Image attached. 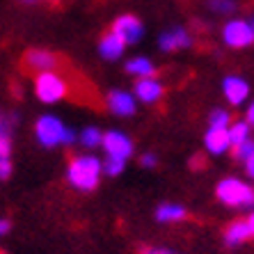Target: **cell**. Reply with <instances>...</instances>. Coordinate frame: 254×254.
Instances as JSON below:
<instances>
[{
    "label": "cell",
    "mask_w": 254,
    "mask_h": 254,
    "mask_svg": "<svg viewBox=\"0 0 254 254\" xmlns=\"http://www.w3.org/2000/svg\"><path fill=\"white\" fill-rule=\"evenodd\" d=\"M103 160L96 158L94 154H78L69 160L66 165V181L71 184V188L89 192L99 186L101 177H103Z\"/></svg>",
    "instance_id": "obj_1"
},
{
    "label": "cell",
    "mask_w": 254,
    "mask_h": 254,
    "mask_svg": "<svg viewBox=\"0 0 254 254\" xmlns=\"http://www.w3.org/2000/svg\"><path fill=\"white\" fill-rule=\"evenodd\" d=\"M35 137L44 149H55V147H69L76 140V133L55 115H42L35 122Z\"/></svg>",
    "instance_id": "obj_2"
},
{
    "label": "cell",
    "mask_w": 254,
    "mask_h": 254,
    "mask_svg": "<svg viewBox=\"0 0 254 254\" xmlns=\"http://www.w3.org/2000/svg\"><path fill=\"white\" fill-rule=\"evenodd\" d=\"M215 197L225 206L248 208V206H254V186L238 177H227L215 186Z\"/></svg>",
    "instance_id": "obj_3"
},
{
    "label": "cell",
    "mask_w": 254,
    "mask_h": 254,
    "mask_svg": "<svg viewBox=\"0 0 254 254\" xmlns=\"http://www.w3.org/2000/svg\"><path fill=\"white\" fill-rule=\"evenodd\" d=\"M66 92H69V85L55 71H44V73H37L35 76V94L42 103L53 106V103L64 99Z\"/></svg>",
    "instance_id": "obj_4"
},
{
    "label": "cell",
    "mask_w": 254,
    "mask_h": 254,
    "mask_svg": "<svg viewBox=\"0 0 254 254\" xmlns=\"http://www.w3.org/2000/svg\"><path fill=\"white\" fill-rule=\"evenodd\" d=\"M222 42L229 48H248L254 44V28L248 18H229L222 25Z\"/></svg>",
    "instance_id": "obj_5"
},
{
    "label": "cell",
    "mask_w": 254,
    "mask_h": 254,
    "mask_svg": "<svg viewBox=\"0 0 254 254\" xmlns=\"http://www.w3.org/2000/svg\"><path fill=\"white\" fill-rule=\"evenodd\" d=\"M101 149L106 151V158H117V160H124V163H128V158L135 151L133 140L126 133H122V130H106L103 147Z\"/></svg>",
    "instance_id": "obj_6"
},
{
    "label": "cell",
    "mask_w": 254,
    "mask_h": 254,
    "mask_svg": "<svg viewBox=\"0 0 254 254\" xmlns=\"http://www.w3.org/2000/svg\"><path fill=\"white\" fill-rule=\"evenodd\" d=\"M106 106L117 117H130L137 110V96L133 92H126V89H113L106 96Z\"/></svg>",
    "instance_id": "obj_7"
},
{
    "label": "cell",
    "mask_w": 254,
    "mask_h": 254,
    "mask_svg": "<svg viewBox=\"0 0 254 254\" xmlns=\"http://www.w3.org/2000/svg\"><path fill=\"white\" fill-rule=\"evenodd\" d=\"M190 46H192V35L186 28H181V25L165 30L158 37V48L163 53H177V51H184V48H190Z\"/></svg>",
    "instance_id": "obj_8"
},
{
    "label": "cell",
    "mask_w": 254,
    "mask_h": 254,
    "mask_svg": "<svg viewBox=\"0 0 254 254\" xmlns=\"http://www.w3.org/2000/svg\"><path fill=\"white\" fill-rule=\"evenodd\" d=\"M110 30L117 32L126 44H137L142 39V35H144V25H142V21L137 16H133V14H122V16H117Z\"/></svg>",
    "instance_id": "obj_9"
},
{
    "label": "cell",
    "mask_w": 254,
    "mask_h": 254,
    "mask_svg": "<svg viewBox=\"0 0 254 254\" xmlns=\"http://www.w3.org/2000/svg\"><path fill=\"white\" fill-rule=\"evenodd\" d=\"M133 94L137 96V101L147 103V106H154L158 103L163 96H165V87L156 76H147V78H137L135 87H133Z\"/></svg>",
    "instance_id": "obj_10"
},
{
    "label": "cell",
    "mask_w": 254,
    "mask_h": 254,
    "mask_svg": "<svg viewBox=\"0 0 254 254\" xmlns=\"http://www.w3.org/2000/svg\"><path fill=\"white\" fill-rule=\"evenodd\" d=\"M222 94L231 106H243L250 99V83L241 76H227L222 80Z\"/></svg>",
    "instance_id": "obj_11"
},
{
    "label": "cell",
    "mask_w": 254,
    "mask_h": 254,
    "mask_svg": "<svg viewBox=\"0 0 254 254\" xmlns=\"http://www.w3.org/2000/svg\"><path fill=\"white\" fill-rule=\"evenodd\" d=\"M23 64L35 73H44V71H55L58 66V58H55L51 51H44V48H32L28 51L23 58Z\"/></svg>",
    "instance_id": "obj_12"
},
{
    "label": "cell",
    "mask_w": 254,
    "mask_h": 254,
    "mask_svg": "<svg viewBox=\"0 0 254 254\" xmlns=\"http://www.w3.org/2000/svg\"><path fill=\"white\" fill-rule=\"evenodd\" d=\"M204 147L211 156H222L227 154L234 144H231V135H229V128H211L208 126L206 135H204Z\"/></svg>",
    "instance_id": "obj_13"
},
{
    "label": "cell",
    "mask_w": 254,
    "mask_h": 254,
    "mask_svg": "<svg viewBox=\"0 0 254 254\" xmlns=\"http://www.w3.org/2000/svg\"><path fill=\"white\" fill-rule=\"evenodd\" d=\"M126 46H128V44H126L117 32L108 30L106 35L101 37V42H99V55L103 60H119L122 55H124Z\"/></svg>",
    "instance_id": "obj_14"
},
{
    "label": "cell",
    "mask_w": 254,
    "mask_h": 254,
    "mask_svg": "<svg viewBox=\"0 0 254 254\" xmlns=\"http://www.w3.org/2000/svg\"><path fill=\"white\" fill-rule=\"evenodd\" d=\"M250 238H254V234H252V229H250L248 220H234L225 229V243L229 248L243 245V243H248Z\"/></svg>",
    "instance_id": "obj_15"
},
{
    "label": "cell",
    "mask_w": 254,
    "mask_h": 254,
    "mask_svg": "<svg viewBox=\"0 0 254 254\" xmlns=\"http://www.w3.org/2000/svg\"><path fill=\"white\" fill-rule=\"evenodd\" d=\"M186 215H188L186 206H181L177 201H165V204H160V206L156 208V220H158V222H165V225H170V222H181Z\"/></svg>",
    "instance_id": "obj_16"
},
{
    "label": "cell",
    "mask_w": 254,
    "mask_h": 254,
    "mask_svg": "<svg viewBox=\"0 0 254 254\" xmlns=\"http://www.w3.org/2000/svg\"><path fill=\"white\" fill-rule=\"evenodd\" d=\"M124 69L128 76H135V78H147V76H154L156 73L154 62L149 58H144V55H135V58L126 60Z\"/></svg>",
    "instance_id": "obj_17"
},
{
    "label": "cell",
    "mask_w": 254,
    "mask_h": 254,
    "mask_svg": "<svg viewBox=\"0 0 254 254\" xmlns=\"http://www.w3.org/2000/svg\"><path fill=\"white\" fill-rule=\"evenodd\" d=\"M103 137H106V133H103L99 126H87V128L80 130L78 142H80V144H83L87 151H92V149L103 147Z\"/></svg>",
    "instance_id": "obj_18"
},
{
    "label": "cell",
    "mask_w": 254,
    "mask_h": 254,
    "mask_svg": "<svg viewBox=\"0 0 254 254\" xmlns=\"http://www.w3.org/2000/svg\"><path fill=\"white\" fill-rule=\"evenodd\" d=\"M229 135H231V144L238 147L241 142L252 137V126H250L245 119H243V122H234V124L229 126Z\"/></svg>",
    "instance_id": "obj_19"
},
{
    "label": "cell",
    "mask_w": 254,
    "mask_h": 254,
    "mask_svg": "<svg viewBox=\"0 0 254 254\" xmlns=\"http://www.w3.org/2000/svg\"><path fill=\"white\" fill-rule=\"evenodd\" d=\"M234 124L229 110H222V108H215L211 115H208V126L211 128H229Z\"/></svg>",
    "instance_id": "obj_20"
},
{
    "label": "cell",
    "mask_w": 254,
    "mask_h": 254,
    "mask_svg": "<svg viewBox=\"0 0 254 254\" xmlns=\"http://www.w3.org/2000/svg\"><path fill=\"white\" fill-rule=\"evenodd\" d=\"M252 154H254V137H250V140L241 142L238 147H234V158L241 160V163H248L252 158Z\"/></svg>",
    "instance_id": "obj_21"
},
{
    "label": "cell",
    "mask_w": 254,
    "mask_h": 254,
    "mask_svg": "<svg viewBox=\"0 0 254 254\" xmlns=\"http://www.w3.org/2000/svg\"><path fill=\"white\" fill-rule=\"evenodd\" d=\"M211 9L220 16H231L236 12V0H211Z\"/></svg>",
    "instance_id": "obj_22"
},
{
    "label": "cell",
    "mask_w": 254,
    "mask_h": 254,
    "mask_svg": "<svg viewBox=\"0 0 254 254\" xmlns=\"http://www.w3.org/2000/svg\"><path fill=\"white\" fill-rule=\"evenodd\" d=\"M126 163L124 160H117V158H106L103 160V172H106L108 177H119L122 172H124Z\"/></svg>",
    "instance_id": "obj_23"
},
{
    "label": "cell",
    "mask_w": 254,
    "mask_h": 254,
    "mask_svg": "<svg viewBox=\"0 0 254 254\" xmlns=\"http://www.w3.org/2000/svg\"><path fill=\"white\" fill-rule=\"evenodd\" d=\"M12 177V160L9 158H0V179L7 181V179Z\"/></svg>",
    "instance_id": "obj_24"
},
{
    "label": "cell",
    "mask_w": 254,
    "mask_h": 254,
    "mask_svg": "<svg viewBox=\"0 0 254 254\" xmlns=\"http://www.w3.org/2000/svg\"><path fill=\"white\" fill-rule=\"evenodd\" d=\"M140 163H142V165H144V167H156V163H158V158H156L154 154H142Z\"/></svg>",
    "instance_id": "obj_25"
},
{
    "label": "cell",
    "mask_w": 254,
    "mask_h": 254,
    "mask_svg": "<svg viewBox=\"0 0 254 254\" xmlns=\"http://www.w3.org/2000/svg\"><path fill=\"white\" fill-rule=\"evenodd\" d=\"M142 254H177V252L165 250V248H144V250H142Z\"/></svg>",
    "instance_id": "obj_26"
},
{
    "label": "cell",
    "mask_w": 254,
    "mask_h": 254,
    "mask_svg": "<svg viewBox=\"0 0 254 254\" xmlns=\"http://www.w3.org/2000/svg\"><path fill=\"white\" fill-rule=\"evenodd\" d=\"M245 122H248V124L254 128V101L248 106V110H245Z\"/></svg>",
    "instance_id": "obj_27"
},
{
    "label": "cell",
    "mask_w": 254,
    "mask_h": 254,
    "mask_svg": "<svg viewBox=\"0 0 254 254\" xmlns=\"http://www.w3.org/2000/svg\"><path fill=\"white\" fill-rule=\"evenodd\" d=\"M245 172H248V177L254 181V154H252V158L245 163Z\"/></svg>",
    "instance_id": "obj_28"
},
{
    "label": "cell",
    "mask_w": 254,
    "mask_h": 254,
    "mask_svg": "<svg viewBox=\"0 0 254 254\" xmlns=\"http://www.w3.org/2000/svg\"><path fill=\"white\" fill-rule=\"evenodd\" d=\"M9 227H12V225H9V220H7V218L0 220V234H2V236H7V234H9Z\"/></svg>",
    "instance_id": "obj_29"
},
{
    "label": "cell",
    "mask_w": 254,
    "mask_h": 254,
    "mask_svg": "<svg viewBox=\"0 0 254 254\" xmlns=\"http://www.w3.org/2000/svg\"><path fill=\"white\" fill-rule=\"evenodd\" d=\"M245 220H248L250 229H252V234H254V213H250V215H248V218H245Z\"/></svg>",
    "instance_id": "obj_30"
},
{
    "label": "cell",
    "mask_w": 254,
    "mask_h": 254,
    "mask_svg": "<svg viewBox=\"0 0 254 254\" xmlns=\"http://www.w3.org/2000/svg\"><path fill=\"white\" fill-rule=\"evenodd\" d=\"M21 2H25V5H35V2H39V0H21Z\"/></svg>",
    "instance_id": "obj_31"
},
{
    "label": "cell",
    "mask_w": 254,
    "mask_h": 254,
    "mask_svg": "<svg viewBox=\"0 0 254 254\" xmlns=\"http://www.w3.org/2000/svg\"><path fill=\"white\" fill-rule=\"evenodd\" d=\"M252 28H254V18H252Z\"/></svg>",
    "instance_id": "obj_32"
}]
</instances>
